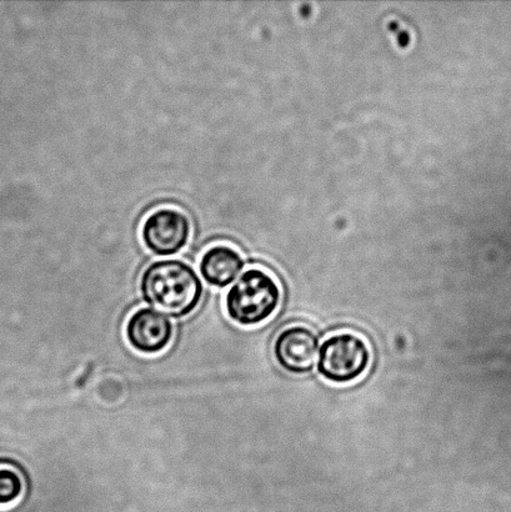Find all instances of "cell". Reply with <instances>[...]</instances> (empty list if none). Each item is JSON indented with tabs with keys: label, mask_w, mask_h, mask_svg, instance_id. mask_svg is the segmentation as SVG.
<instances>
[{
	"label": "cell",
	"mask_w": 511,
	"mask_h": 512,
	"mask_svg": "<svg viewBox=\"0 0 511 512\" xmlns=\"http://www.w3.org/2000/svg\"><path fill=\"white\" fill-rule=\"evenodd\" d=\"M139 289L150 308L173 319L192 314L203 295L198 274L192 266L177 259L148 265L140 278Z\"/></svg>",
	"instance_id": "cell-1"
},
{
	"label": "cell",
	"mask_w": 511,
	"mask_h": 512,
	"mask_svg": "<svg viewBox=\"0 0 511 512\" xmlns=\"http://www.w3.org/2000/svg\"><path fill=\"white\" fill-rule=\"evenodd\" d=\"M282 300L277 281L263 270L250 269L230 288L225 300L227 314L240 326H255L267 321Z\"/></svg>",
	"instance_id": "cell-2"
},
{
	"label": "cell",
	"mask_w": 511,
	"mask_h": 512,
	"mask_svg": "<svg viewBox=\"0 0 511 512\" xmlns=\"http://www.w3.org/2000/svg\"><path fill=\"white\" fill-rule=\"evenodd\" d=\"M372 351L367 341L358 334H334L324 340L319 348V375L328 383L347 385L367 373Z\"/></svg>",
	"instance_id": "cell-3"
},
{
	"label": "cell",
	"mask_w": 511,
	"mask_h": 512,
	"mask_svg": "<svg viewBox=\"0 0 511 512\" xmlns=\"http://www.w3.org/2000/svg\"><path fill=\"white\" fill-rule=\"evenodd\" d=\"M320 341L315 331L304 325H292L277 335L273 355L285 373L307 375L317 365Z\"/></svg>",
	"instance_id": "cell-4"
},
{
	"label": "cell",
	"mask_w": 511,
	"mask_h": 512,
	"mask_svg": "<svg viewBox=\"0 0 511 512\" xmlns=\"http://www.w3.org/2000/svg\"><path fill=\"white\" fill-rule=\"evenodd\" d=\"M190 237V220L177 209H159L143 224L142 239L150 252L159 256L178 254Z\"/></svg>",
	"instance_id": "cell-5"
},
{
	"label": "cell",
	"mask_w": 511,
	"mask_h": 512,
	"mask_svg": "<svg viewBox=\"0 0 511 512\" xmlns=\"http://www.w3.org/2000/svg\"><path fill=\"white\" fill-rule=\"evenodd\" d=\"M125 336L138 353L153 355L168 348L174 336V326L159 311L143 308L135 311L125 325Z\"/></svg>",
	"instance_id": "cell-6"
},
{
	"label": "cell",
	"mask_w": 511,
	"mask_h": 512,
	"mask_svg": "<svg viewBox=\"0 0 511 512\" xmlns=\"http://www.w3.org/2000/svg\"><path fill=\"white\" fill-rule=\"evenodd\" d=\"M244 260L242 256L230 247L217 245L210 248L200 260V274L209 285L224 289L232 284L242 273Z\"/></svg>",
	"instance_id": "cell-7"
},
{
	"label": "cell",
	"mask_w": 511,
	"mask_h": 512,
	"mask_svg": "<svg viewBox=\"0 0 511 512\" xmlns=\"http://www.w3.org/2000/svg\"><path fill=\"white\" fill-rule=\"evenodd\" d=\"M23 483L20 476L10 469H0V505H9L20 498Z\"/></svg>",
	"instance_id": "cell-8"
}]
</instances>
